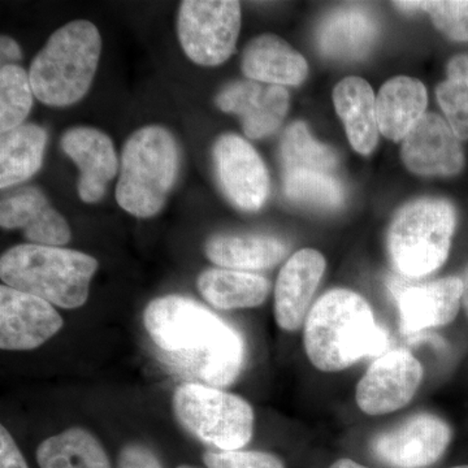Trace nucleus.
I'll return each instance as SVG.
<instances>
[{"mask_svg": "<svg viewBox=\"0 0 468 468\" xmlns=\"http://www.w3.org/2000/svg\"><path fill=\"white\" fill-rule=\"evenodd\" d=\"M454 229L451 203L433 198L409 203L399 209L388 232L390 261L402 275H431L448 260Z\"/></svg>", "mask_w": 468, "mask_h": 468, "instance_id": "nucleus-6", "label": "nucleus"}, {"mask_svg": "<svg viewBox=\"0 0 468 468\" xmlns=\"http://www.w3.org/2000/svg\"><path fill=\"white\" fill-rule=\"evenodd\" d=\"M177 468H197V467L186 466V464H183V466H178Z\"/></svg>", "mask_w": 468, "mask_h": 468, "instance_id": "nucleus-38", "label": "nucleus"}, {"mask_svg": "<svg viewBox=\"0 0 468 468\" xmlns=\"http://www.w3.org/2000/svg\"><path fill=\"white\" fill-rule=\"evenodd\" d=\"M401 156L410 171L421 176L457 175L464 163L457 135L435 113H426L406 135Z\"/></svg>", "mask_w": 468, "mask_h": 468, "instance_id": "nucleus-15", "label": "nucleus"}, {"mask_svg": "<svg viewBox=\"0 0 468 468\" xmlns=\"http://www.w3.org/2000/svg\"><path fill=\"white\" fill-rule=\"evenodd\" d=\"M463 292H462V304H463L464 310H466V314L468 316V267L466 271H464L463 279Z\"/></svg>", "mask_w": 468, "mask_h": 468, "instance_id": "nucleus-37", "label": "nucleus"}, {"mask_svg": "<svg viewBox=\"0 0 468 468\" xmlns=\"http://www.w3.org/2000/svg\"><path fill=\"white\" fill-rule=\"evenodd\" d=\"M303 344L316 368L337 372L360 359L381 356L389 335L378 324L374 311L362 295L334 289L323 294L307 314Z\"/></svg>", "mask_w": 468, "mask_h": 468, "instance_id": "nucleus-2", "label": "nucleus"}, {"mask_svg": "<svg viewBox=\"0 0 468 468\" xmlns=\"http://www.w3.org/2000/svg\"><path fill=\"white\" fill-rule=\"evenodd\" d=\"M178 39L185 54L203 67L232 57L241 29V5L233 0H185L178 11Z\"/></svg>", "mask_w": 468, "mask_h": 468, "instance_id": "nucleus-8", "label": "nucleus"}, {"mask_svg": "<svg viewBox=\"0 0 468 468\" xmlns=\"http://www.w3.org/2000/svg\"><path fill=\"white\" fill-rule=\"evenodd\" d=\"M436 94L454 134L467 140L468 57L452 58L448 67V80L437 88Z\"/></svg>", "mask_w": 468, "mask_h": 468, "instance_id": "nucleus-30", "label": "nucleus"}, {"mask_svg": "<svg viewBox=\"0 0 468 468\" xmlns=\"http://www.w3.org/2000/svg\"><path fill=\"white\" fill-rule=\"evenodd\" d=\"M427 90L411 77H396L381 88L377 98L378 129L393 141L405 140L426 113Z\"/></svg>", "mask_w": 468, "mask_h": 468, "instance_id": "nucleus-22", "label": "nucleus"}, {"mask_svg": "<svg viewBox=\"0 0 468 468\" xmlns=\"http://www.w3.org/2000/svg\"><path fill=\"white\" fill-rule=\"evenodd\" d=\"M409 11H426L437 29L455 41H468V2H397Z\"/></svg>", "mask_w": 468, "mask_h": 468, "instance_id": "nucleus-31", "label": "nucleus"}, {"mask_svg": "<svg viewBox=\"0 0 468 468\" xmlns=\"http://www.w3.org/2000/svg\"><path fill=\"white\" fill-rule=\"evenodd\" d=\"M334 101L351 146L363 155L371 154L377 147L380 132L377 98L371 86L359 77H347L335 86Z\"/></svg>", "mask_w": 468, "mask_h": 468, "instance_id": "nucleus-21", "label": "nucleus"}, {"mask_svg": "<svg viewBox=\"0 0 468 468\" xmlns=\"http://www.w3.org/2000/svg\"><path fill=\"white\" fill-rule=\"evenodd\" d=\"M452 430L436 415H414L371 440L369 449L378 461L392 468H427L445 454Z\"/></svg>", "mask_w": 468, "mask_h": 468, "instance_id": "nucleus-9", "label": "nucleus"}, {"mask_svg": "<svg viewBox=\"0 0 468 468\" xmlns=\"http://www.w3.org/2000/svg\"><path fill=\"white\" fill-rule=\"evenodd\" d=\"M48 133L36 124H23L2 134L0 140V186H14L32 177L41 168Z\"/></svg>", "mask_w": 468, "mask_h": 468, "instance_id": "nucleus-25", "label": "nucleus"}, {"mask_svg": "<svg viewBox=\"0 0 468 468\" xmlns=\"http://www.w3.org/2000/svg\"><path fill=\"white\" fill-rule=\"evenodd\" d=\"M452 468H468V464H466V466H457V467H452Z\"/></svg>", "mask_w": 468, "mask_h": 468, "instance_id": "nucleus-39", "label": "nucleus"}, {"mask_svg": "<svg viewBox=\"0 0 468 468\" xmlns=\"http://www.w3.org/2000/svg\"><path fill=\"white\" fill-rule=\"evenodd\" d=\"M97 270V260L84 252L34 243L15 246L0 260V277L9 288L69 310L88 301Z\"/></svg>", "mask_w": 468, "mask_h": 468, "instance_id": "nucleus-3", "label": "nucleus"}, {"mask_svg": "<svg viewBox=\"0 0 468 468\" xmlns=\"http://www.w3.org/2000/svg\"><path fill=\"white\" fill-rule=\"evenodd\" d=\"M63 328V319L50 302L29 292L0 286V347L33 350Z\"/></svg>", "mask_w": 468, "mask_h": 468, "instance_id": "nucleus-12", "label": "nucleus"}, {"mask_svg": "<svg viewBox=\"0 0 468 468\" xmlns=\"http://www.w3.org/2000/svg\"><path fill=\"white\" fill-rule=\"evenodd\" d=\"M180 167L174 135L162 126H144L126 141L116 199L135 218L155 217L165 207Z\"/></svg>", "mask_w": 468, "mask_h": 468, "instance_id": "nucleus-5", "label": "nucleus"}, {"mask_svg": "<svg viewBox=\"0 0 468 468\" xmlns=\"http://www.w3.org/2000/svg\"><path fill=\"white\" fill-rule=\"evenodd\" d=\"M0 468H29L5 427H0Z\"/></svg>", "mask_w": 468, "mask_h": 468, "instance_id": "nucleus-34", "label": "nucleus"}, {"mask_svg": "<svg viewBox=\"0 0 468 468\" xmlns=\"http://www.w3.org/2000/svg\"><path fill=\"white\" fill-rule=\"evenodd\" d=\"M33 88L29 75L18 66L0 69V131H9L24 124L33 106Z\"/></svg>", "mask_w": 468, "mask_h": 468, "instance_id": "nucleus-29", "label": "nucleus"}, {"mask_svg": "<svg viewBox=\"0 0 468 468\" xmlns=\"http://www.w3.org/2000/svg\"><path fill=\"white\" fill-rule=\"evenodd\" d=\"M172 406L185 431L218 451H239L251 440L254 411L236 394L187 383L176 389Z\"/></svg>", "mask_w": 468, "mask_h": 468, "instance_id": "nucleus-7", "label": "nucleus"}, {"mask_svg": "<svg viewBox=\"0 0 468 468\" xmlns=\"http://www.w3.org/2000/svg\"><path fill=\"white\" fill-rule=\"evenodd\" d=\"M242 72L251 81L297 86L309 73L306 60L289 43L272 34L252 39L242 55Z\"/></svg>", "mask_w": 468, "mask_h": 468, "instance_id": "nucleus-19", "label": "nucleus"}, {"mask_svg": "<svg viewBox=\"0 0 468 468\" xmlns=\"http://www.w3.org/2000/svg\"><path fill=\"white\" fill-rule=\"evenodd\" d=\"M0 54H2L3 66H16L21 58L20 46L11 37L3 36L0 39Z\"/></svg>", "mask_w": 468, "mask_h": 468, "instance_id": "nucleus-35", "label": "nucleus"}, {"mask_svg": "<svg viewBox=\"0 0 468 468\" xmlns=\"http://www.w3.org/2000/svg\"><path fill=\"white\" fill-rule=\"evenodd\" d=\"M282 171L315 169L334 174L337 156L334 150L314 140L309 128L302 122H292L282 135L280 147Z\"/></svg>", "mask_w": 468, "mask_h": 468, "instance_id": "nucleus-28", "label": "nucleus"}, {"mask_svg": "<svg viewBox=\"0 0 468 468\" xmlns=\"http://www.w3.org/2000/svg\"><path fill=\"white\" fill-rule=\"evenodd\" d=\"M324 271V257L314 249H302L289 258L275 289V318L280 328L295 332L304 324Z\"/></svg>", "mask_w": 468, "mask_h": 468, "instance_id": "nucleus-16", "label": "nucleus"}, {"mask_svg": "<svg viewBox=\"0 0 468 468\" xmlns=\"http://www.w3.org/2000/svg\"><path fill=\"white\" fill-rule=\"evenodd\" d=\"M217 106L241 117L243 132L251 140L275 133L285 119L289 94L282 86L237 81L217 95Z\"/></svg>", "mask_w": 468, "mask_h": 468, "instance_id": "nucleus-14", "label": "nucleus"}, {"mask_svg": "<svg viewBox=\"0 0 468 468\" xmlns=\"http://www.w3.org/2000/svg\"><path fill=\"white\" fill-rule=\"evenodd\" d=\"M205 251L212 263L246 272L276 266L288 254L289 246L266 234H218L207 239Z\"/></svg>", "mask_w": 468, "mask_h": 468, "instance_id": "nucleus-20", "label": "nucleus"}, {"mask_svg": "<svg viewBox=\"0 0 468 468\" xmlns=\"http://www.w3.org/2000/svg\"><path fill=\"white\" fill-rule=\"evenodd\" d=\"M377 38V24L367 12L358 7L338 9L319 30V48L329 58L365 57Z\"/></svg>", "mask_w": 468, "mask_h": 468, "instance_id": "nucleus-23", "label": "nucleus"}, {"mask_svg": "<svg viewBox=\"0 0 468 468\" xmlns=\"http://www.w3.org/2000/svg\"><path fill=\"white\" fill-rule=\"evenodd\" d=\"M215 168L227 198L245 211H257L270 194V176L260 154L236 134H224L214 146Z\"/></svg>", "mask_w": 468, "mask_h": 468, "instance_id": "nucleus-11", "label": "nucleus"}, {"mask_svg": "<svg viewBox=\"0 0 468 468\" xmlns=\"http://www.w3.org/2000/svg\"><path fill=\"white\" fill-rule=\"evenodd\" d=\"M285 196L291 201L320 208L338 207L344 202V187L331 172L315 169L282 171Z\"/></svg>", "mask_w": 468, "mask_h": 468, "instance_id": "nucleus-27", "label": "nucleus"}, {"mask_svg": "<svg viewBox=\"0 0 468 468\" xmlns=\"http://www.w3.org/2000/svg\"><path fill=\"white\" fill-rule=\"evenodd\" d=\"M61 149L80 169V198L86 203L103 198L119 167L109 135L94 128L69 129L61 137Z\"/></svg>", "mask_w": 468, "mask_h": 468, "instance_id": "nucleus-17", "label": "nucleus"}, {"mask_svg": "<svg viewBox=\"0 0 468 468\" xmlns=\"http://www.w3.org/2000/svg\"><path fill=\"white\" fill-rule=\"evenodd\" d=\"M329 468H369L363 466V464L356 463V462L347 460V458H344V460L335 461L334 464H332Z\"/></svg>", "mask_w": 468, "mask_h": 468, "instance_id": "nucleus-36", "label": "nucleus"}, {"mask_svg": "<svg viewBox=\"0 0 468 468\" xmlns=\"http://www.w3.org/2000/svg\"><path fill=\"white\" fill-rule=\"evenodd\" d=\"M41 468H111L101 443L82 428H70L48 437L37 449Z\"/></svg>", "mask_w": 468, "mask_h": 468, "instance_id": "nucleus-26", "label": "nucleus"}, {"mask_svg": "<svg viewBox=\"0 0 468 468\" xmlns=\"http://www.w3.org/2000/svg\"><path fill=\"white\" fill-rule=\"evenodd\" d=\"M420 362L408 350L384 353L356 385V405L367 415H385L405 408L423 378Z\"/></svg>", "mask_w": 468, "mask_h": 468, "instance_id": "nucleus-10", "label": "nucleus"}, {"mask_svg": "<svg viewBox=\"0 0 468 468\" xmlns=\"http://www.w3.org/2000/svg\"><path fill=\"white\" fill-rule=\"evenodd\" d=\"M203 462L208 468H285L279 457L264 452L208 451Z\"/></svg>", "mask_w": 468, "mask_h": 468, "instance_id": "nucleus-32", "label": "nucleus"}, {"mask_svg": "<svg viewBox=\"0 0 468 468\" xmlns=\"http://www.w3.org/2000/svg\"><path fill=\"white\" fill-rule=\"evenodd\" d=\"M117 468H163L155 452L141 443H129L120 452Z\"/></svg>", "mask_w": 468, "mask_h": 468, "instance_id": "nucleus-33", "label": "nucleus"}, {"mask_svg": "<svg viewBox=\"0 0 468 468\" xmlns=\"http://www.w3.org/2000/svg\"><path fill=\"white\" fill-rule=\"evenodd\" d=\"M198 289L211 306L220 310L261 306L270 294V282L242 271L212 268L198 277Z\"/></svg>", "mask_w": 468, "mask_h": 468, "instance_id": "nucleus-24", "label": "nucleus"}, {"mask_svg": "<svg viewBox=\"0 0 468 468\" xmlns=\"http://www.w3.org/2000/svg\"><path fill=\"white\" fill-rule=\"evenodd\" d=\"M0 224L5 229H21L30 243L43 246L66 245L70 228L66 218L51 207L38 187L27 186L3 199Z\"/></svg>", "mask_w": 468, "mask_h": 468, "instance_id": "nucleus-18", "label": "nucleus"}, {"mask_svg": "<svg viewBox=\"0 0 468 468\" xmlns=\"http://www.w3.org/2000/svg\"><path fill=\"white\" fill-rule=\"evenodd\" d=\"M403 335L449 324L458 315L463 292L460 277H445L420 285L393 286Z\"/></svg>", "mask_w": 468, "mask_h": 468, "instance_id": "nucleus-13", "label": "nucleus"}, {"mask_svg": "<svg viewBox=\"0 0 468 468\" xmlns=\"http://www.w3.org/2000/svg\"><path fill=\"white\" fill-rule=\"evenodd\" d=\"M144 324L174 365L209 387H228L241 374V334L198 302L177 294L156 298L144 309Z\"/></svg>", "mask_w": 468, "mask_h": 468, "instance_id": "nucleus-1", "label": "nucleus"}, {"mask_svg": "<svg viewBox=\"0 0 468 468\" xmlns=\"http://www.w3.org/2000/svg\"><path fill=\"white\" fill-rule=\"evenodd\" d=\"M101 51V34L94 24L79 20L58 29L30 66L34 97L51 107L82 100L97 72Z\"/></svg>", "mask_w": 468, "mask_h": 468, "instance_id": "nucleus-4", "label": "nucleus"}]
</instances>
